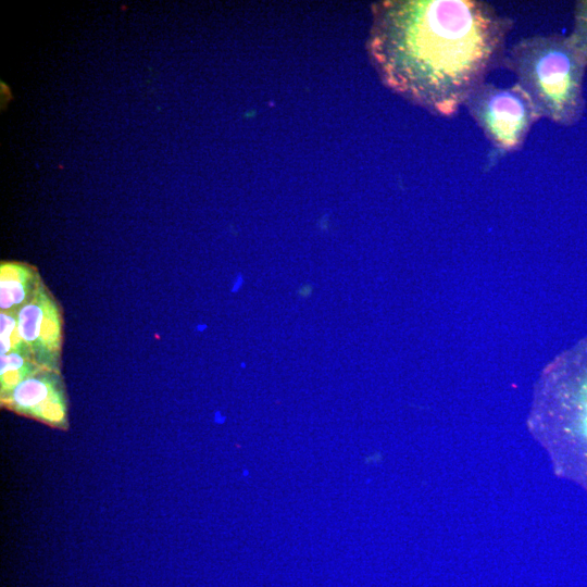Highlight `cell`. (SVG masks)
Masks as SVG:
<instances>
[{"mask_svg": "<svg viewBox=\"0 0 587 587\" xmlns=\"http://www.w3.org/2000/svg\"><path fill=\"white\" fill-rule=\"evenodd\" d=\"M514 21L482 0H387L372 5L367 51L382 83L452 117L503 66Z\"/></svg>", "mask_w": 587, "mask_h": 587, "instance_id": "obj_1", "label": "cell"}, {"mask_svg": "<svg viewBox=\"0 0 587 587\" xmlns=\"http://www.w3.org/2000/svg\"><path fill=\"white\" fill-rule=\"evenodd\" d=\"M530 424L558 473L587 491V337L542 372Z\"/></svg>", "mask_w": 587, "mask_h": 587, "instance_id": "obj_2", "label": "cell"}, {"mask_svg": "<svg viewBox=\"0 0 587 587\" xmlns=\"http://www.w3.org/2000/svg\"><path fill=\"white\" fill-rule=\"evenodd\" d=\"M503 66L515 75L541 117L565 127L584 117L587 54L570 35L523 37L507 50Z\"/></svg>", "mask_w": 587, "mask_h": 587, "instance_id": "obj_3", "label": "cell"}, {"mask_svg": "<svg viewBox=\"0 0 587 587\" xmlns=\"http://www.w3.org/2000/svg\"><path fill=\"white\" fill-rule=\"evenodd\" d=\"M463 107L492 146L490 162L520 150L533 125L541 118L536 105L514 83L499 87L484 82L466 98Z\"/></svg>", "mask_w": 587, "mask_h": 587, "instance_id": "obj_4", "label": "cell"}, {"mask_svg": "<svg viewBox=\"0 0 587 587\" xmlns=\"http://www.w3.org/2000/svg\"><path fill=\"white\" fill-rule=\"evenodd\" d=\"M63 325L61 304L42 282L17 312L20 336L41 369L61 372Z\"/></svg>", "mask_w": 587, "mask_h": 587, "instance_id": "obj_5", "label": "cell"}, {"mask_svg": "<svg viewBox=\"0 0 587 587\" xmlns=\"http://www.w3.org/2000/svg\"><path fill=\"white\" fill-rule=\"evenodd\" d=\"M1 405L54 428L68 427V401L61 372L41 369L22 380Z\"/></svg>", "mask_w": 587, "mask_h": 587, "instance_id": "obj_6", "label": "cell"}, {"mask_svg": "<svg viewBox=\"0 0 587 587\" xmlns=\"http://www.w3.org/2000/svg\"><path fill=\"white\" fill-rule=\"evenodd\" d=\"M42 282L35 265L23 261H1L0 312L17 313L32 300Z\"/></svg>", "mask_w": 587, "mask_h": 587, "instance_id": "obj_7", "label": "cell"}, {"mask_svg": "<svg viewBox=\"0 0 587 587\" xmlns=\"http://www.w3.org/2000/svg\"><path fill=\"white\" fill-rule=\"evenodd\" d=\"M40 370L28 351L13 350L0 354V400H4L22 380Z\"/></svg>", "mask_w": 587, "mask_h": 587, "instance_id": "obj_8", "label": "cell"}, {"mask_svg": "<svg viewBox=\"0 0 587 587\" xmlns=\"http://www.w3.org/2000/svg\"><path fill=\"white\" fill-rule=\"evenodd\" d=\"M13 350L30 352L20 336L17 313L0 312V354H7Z\"/></svg>", "mask_w": 587, "mask_h": 587, "instance_id": "obj_9", "label": "cell"}, {"mask_svg": "<svg viewBox=\"0 0 587 587\" xmlns=\"http://www.w3.org/2000/svg\"><path fill=\"white\" fill-rule=\"evenodd\" d=\"M570 36L587 54V0L575 2Z\"/></svg>", "mask_w": 587, "mask_h": 587, "instance_id": "obj_10", "label": "cell"}]
</instances>
